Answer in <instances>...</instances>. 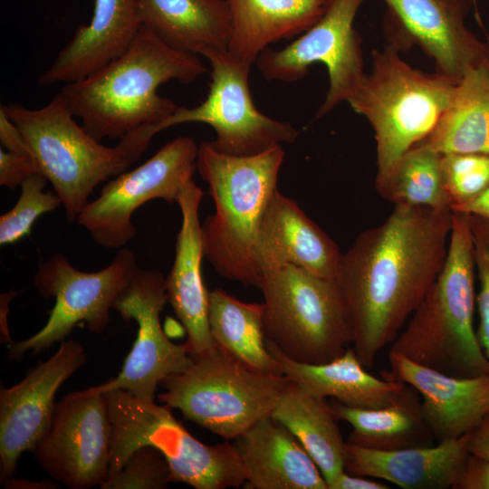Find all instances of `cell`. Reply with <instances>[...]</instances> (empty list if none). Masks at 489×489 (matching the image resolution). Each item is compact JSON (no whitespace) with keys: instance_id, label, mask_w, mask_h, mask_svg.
Segmentation results:
<instances>
[{"instance_id":"21","label":"cell","mask_w":489,"mask_h":489,"mask_svg":"<svg viewBox=\"0 0 489 489\" xmlns=\"http://www.w3.org/2000/svg\"><path fill=\"white\" fill-rule=\"evenodd\" d=\"M341 253L337 244L297 203L277 190L264 216L257 245L262 277L292 264L323 279H335ZM262 279V278H261Z\"/></svg>"},{"instance_id":"36","label":"cell","mask_w":489,"mask_h":489,"mask_svg":"<svg viewBox=\"0 0 489 489\" xmlns=\"http://www.w3.org/2000/svg\"><path fill=\"white\" fill-rule=\"evenodd\" d=\"M35 173L40 171L31 155L0 149V186L14 189Z\"/></svg>"},{"instance_id":"12","label":"cell","mask_w":489,"mask_h":489,"mask_svg":"<svg viewBox=\"0 0 489 489\" xmlns=\"http://www.w3.org/2000/svg\"><path fill=\"white\" fill-rule=\"evenodd\" d=\"M198 147L190 137L165 144L149 159L110 179L76 219L105 248L120 249L136 235L132 216L145 203L160 198L172 204L192 180Z\"/></svg>"},{"instance_id":"43","label":"cell","mask_w":489,"mask_h":489,"mask_svg":"<svg viewBox=\"0 0 489 489\" xmlns=\"http://www.w3.org/2000/svg\"><path fill=\"white\" fill-rule=\"evenodd\" d=\"M1 485L7 489H53L56 484L51 480L33 481L24 478L11 477L1 482Z\"/></svg>"},{"instance_id":"34","label":"cell","mask_w":489,"mask_h":489,"mask_svg":"<svg viewBox=\"0 0 489 489\" xmlns=\"http://www.w3.org/2000/svg\"><path fill=\"white\" fill-rule=\"evenodd\" d=\"M169 468L161 453L149 446L135 450L122 467L110 475L101 489H164Z\"/></svg>"},{"instance_id":"11","label":"cell","mask_w":489,"mask_h":489,"mask_svg":"<svg viewBox=\"0 0 489 489\" xmlns=\"http://www.w3.org/2000/svg\"><path fill=\"white\" fill-rule=\"evenodd\" d=\"M211 64V82L205 101L193 108L177 106L156 123L158 132L177 124L201 122L215 130L210 144L232 156H252L281 143H293L299 132L290 123L272 119L256 109L249 90L251 65L227 50L203 54Z\"/></svg>"},{"instance_id":"9","label":"cell","mask_w":489,"mask_h":489,"mask_svg":"<svg viewBox=\"0 0 489 489\" xmlns=\"http://www.w3.org/2000/svg\"><path fill=\"white\" fill-rule=\"evenodd\" d=\"M258 288L265 339L284 356L321 364L345 352L351 336L335 279L283 264L266 273Z\"/></svg>"},{"instance_id":"25","label":"cell","mask_w":489,"mask_h":489,"mask_svg":"<svg viewBox=\"0 0 489 489\" xmlns=\"http://www.w3.org/2000/svg\"><path fill=\"white\" fill-rule=\"evenodd\" d=\"M230 17L227 52L253 64L271 43L312 27L328 0H225Z\"/></svg>"},{"instance_id":"8","label":"cell","mask_w":489,"mask_h":489,"mask_svg":"<svg viewBox=\"0 0 489 489\" xmlns=\"http://www.w3.org/2000/svg\"><path fill=\"white\" fill-rule=\"evenodd\" d=\"M104 394L112 427L109 475L119 471L135 450L149 446L166 459L170 482L196 489L237 488L245 484L246 473L234 443H202L167 405L144 401L122 389Z\"/></svg>"},{"instance_id":"42","label":"cell","mask_w":489,"mask_h":489,"mask_svg":"<svg viewBox=\"0 0 489 489\" xmlns=\"http://www.w3.org/2000/svg\"><path fill=\"white\" fill-rule=\"evenodd\" d=\"M17 294V292L10 291L8 292L2 293L0 296V336L1 342L5 343L6 345L13 340L10 336L7 321L9 303Z\"/></svg>"},{"instance_id":"5","label":"cell","mask_w":489,"mask_h":489,"mask_svg":"<svg viewBox=\"0 0 489 489\" xmlns=\"http://www.w3.org/2000/svg\"><path fill=\"white\" fill-rule=\"evenodd\" d=\"M2 107L20 129L70 223L76 221L94 188L138 161L158 133L155 124H146L122 136L115 146H105L76 123L59 93L41 109L20 103Z\"/></svg>"},{"instance_id":"22","label":"cell","mask_w":489,"mask_h":489,"mask_svg":"<svg viewBox=\"0 0 489 489\" xmlns=\"http://www.w3.org/2000/svg\"><path fill=\"white\" fill-rule=\"evenodd\" d=\"M468 434L435 446L370 449L347 442L345 471L403 489H454L469 455Z\"/></svg>"},{"instance_id":"24","label":"cell","mask_w":489,"mask_h":489,"mask_svg":"<svg viewBox=\"0 0 489 489\" xmlns=\"http://www.w3.org/2000/svg\"><path fill=\"white\" fill-rule=\"evenodd\" d=\"M266 347L278 361L283 375L308 394L328 397L356 408H379L390 404L406 384L369 373L350 348L334 360L321 364L295 361L266 340Z\"/></svg>"},{"instance_id":"27","label":"cell","mask_w":489,"mask_h":489,"mask_svg":"<svg viewBox=\"0 0 489 489\" xmlns=\"http://www.w3.org/2000/svg\"><path fill=\"white\" fill-rule=\"evenodd\" d=\"M417 391L407 385L388 405L379 408H356L339 401L331 404L338 420L352 431L347 442L382 451L430 446L433 436L422 414Z\"/></svg>"},{"instance_id":"16","label":"cell","mask_w":489,"mask_h":489,"mask_svg":"<svg viewBox=\"0 0 489 489\" xmlns=\"http://www.w3.org/2000/svg\"><path fill=\"white\" fill-rule=\"evenodd\" d=\"M384 25L389 44L419 45L436 72L460 81L471 69L489 62V44L465 25L471 0H384Z\"/></svg>"},{"instance_id":"38","label":"cell","mask_w":489,"mask_h":489,"mask_svg":"<svg viewBox=\"0 0 489 489\" xmlns=\"http://www.w3.org/2000/svg\"><path fill=\"white\" fill-rule=\"evenodd\" d=\"M0 141L8 151L31 155L20 129L10 120L2 106L0 107Z\"/></svg>"},{"instance_id":"4","label":"cell","mask_w":489,"mask_h":489,"mask_svg":"<svg viewBox=\"0 0 489 489\" xmlns=\"http://www.w3.org/2000/svg\"><path fill=\"white\" fill-rule=\"evenodd\" d=\"M475 277L469 216L453 213L444 266L389 351L454 377L489 375L474 326Z\"/></svg>"},{"instance_id":"23","label":"cell","mask_w":489,"mask_h":489,"mask_svg":"<svg viewBox=\"0 0 489 489\" xmlns=\"http://www.w3.org/2000/svg\"><path fill=\"white\" fill-rule=\"evenodd\" d=\"M234 445L248 489H328L319 467L296 436L271 415L257 421Z\"/></svg>"},{"instance_id":"13","label":"cell","mask_w":489,"mask_h":489,"mask_svg":"<svg viewBox=\"0 0 489 489\" xmlns=\"http://www.w3.org/2000/svg\"><path fill=\"white\" fill-rule=\"evenodd\" d=\"M366 0H328L321 17L296 40L275 51L266 48L255 62L267 80L296 82L313 63H322L330 86L317 110L321 118L347 101L364 72L361 40L353 26L358 10Z\"/></svg>"},{"instance_id":"15","label":"cell","mask_w":489,"mask_h":489,"mask_svg":"<svg viewBox=\"0 0 489 489\" xmlns=\"http://www.w3.org/2000/svg\"><path fill=\"white\" fill-rule=\"evenodd\" d=\"M167 302L163 273L138 267L113 304L122 320L137 322V338L120 373L95 386L96 389L103 393L122 389L144 401H154L160 381L190 365L192 357L185 344L172 342L162 329L160 312Z\"/></svg>"},{"instance_id":"7","label":"cell","mask_w":489,"mask_h":489,"mask_svg":"<svg viewBox=\"0 0 489 489\" xmlns=\"http://www.w3.org/2000/svg\"><path fill=\"white\" fill-rule=\"evenodd\" d=\"M190 365L163 379L158 398L225 441L235 440L271 415L289 384L216 345L191 355Z\"/></svg>"},{"instance_id":"32","label":"cell","mask_w":489,"mask_h":489,"mask_svg":"<svg viewBox=\"0 0 489 489\" xmlns=\"http://www.w3.org/2000/svg\"><path fill=\"white\" fill-rule=\"evenodd\" d=\"M48 180L41 173L26 178L15 205L0 216V244H14L28 235L38 217L56 210L62 200L54 191H45Z\"/></svg>"},{"instance_id":"37","label":"cell","mask_w":489,"mask_h":489,"mask_svg":"<svg viewBox=\"0 0 489 489\" xmlns=\"http://www.w3.org/2000/svg\"><path fill=\"white\" fill-rule=\"evenodd\" d=\"M454 489H489V462L469 453Z\"/></svg>"},{"instance_id":"20","label":"cell","mask_w":489,"mask_h":489,"mask_svg":"<svg viewBox=\"0 0 489 489\" xmlns=\"http://www.w3.org/2000/svg\"><path fill=\"white\" fill-rule=\"evenodd\" d=\"M140 28L138 0H94L91 22L75 30L40 74L38 85L67 84L89 77L121 56Z\"/></svg>"},{"instance_id":"19","label":"cell","mask_w":489,"mask_h":489,"mask_svg":"<svg viewBox=\"0 0 489 489\" xmlns=\"http://www.w3.org/2000/svg\"><path fill=\"white\" fill-rule=\"evenodd\" d=\"M204 191L190 180L177 199L182 222L177 235L173 266L166 277L168 302L185 328L184 343L190 355H199L216 344L208 320L207 292L202 276L204 257L199 206Z\"/></svg>"},{"instance_id":"26","label":"cell","mask_w":489,"mask_h":489,"mask_svg":"<svg viewBox=\"0 0 489 489\" xmlns=\"http://www.w3.org/2000/svg\"><path fill=\"white\" fill-rule=\"evenodd\" d=\"M138 6L141 25L173 49L196 55L227 50L225 0H138Z\"/></svg>"},{"instance_id":"33","label":"cell","mask_w":489,"mask_h":489,"mask_svg":"<svg viewBox=\"0 0 489 489\" xmlns=\"http://www.w3.org/2000/svg\"><path fill=\"white\" fill-rule=\"evenodd\" d=\"M440 170L451 211L475 199L489 187V154H441Z\"/></svg>"},{"instance_id":"41","label":"cell","mask_w":489,"mask_h":489,"mask_svg":"<svg viewBox=\"0 0 489 489\" xmlns=\"http://www.w3.org/2000/svg\"><path fill=\"white\" fill-rule=\"evenodd\" d=\"M453 213H465L489 219V187L475 199L458 206Z\"/></svg>"},{"instance_id":"17","label":"cell","mask_w":489,"mask_h":489,"mask_svg":"<svg viewBox=\"0 0 489 489\" xmlns=\"http://www.w3.org/2000/svg\"><path fill=\"white\" fill-rule=\"evenodd\" d=\"M87 360L84 348L64 340L47 360L32 369L11 388H0V481L14 477L25 451L35 449L48 431L55 395Z\"/></svg>"},{"instance_id":"35","label":"cell","mask_w":489,"mask_h":489,"mask_svg":"<svg viewBox=\"0 0 489 489\" xmlns=\"http://www.w3.org/2000/svg\"><path fill=\"white\" fill-rule=\"evenodd\" d=\"M468 216L474 243L475 273L479 282V291L476 293L479 324L476 333L480 345L489 359V219L475 215Z\"/></svg>"},{"instance_id":"14","label":"cell","mask_w":489,"mask_h":489,"mask_svg":"<svg viewBox=\"0 0 489 489\" xmlns=\"http://www.w3.org/2000/svg\"><path fill=\"white\" fill-rule=\"evenodd\" d=\"M112 427L105 394L95 386L66 394L34 450L38 464L71 489L101 486L109 475Z\"/></svg>"},{"instance_id":"40","label":"cell","mask_w":489,"mask_h":489,"mask_svg":"<svg viewBox=\"0 0 489 489\" xmlns=\"http://www.w3.org/2000/svg\"><path fill=\"white\" fill-rule=\"evenodd\" d=\"M385 483L375 478L355 475L346 471L340 474L328 486V489H388Z\"/></svg>"},{"instance_id":"6","label":"cell","mask_w":489,"mask_h":489,"mask_svg":"<svg viewBox=\"0 0 489 489\" xmlns=\"http://www.w3.org/2000/svg\"><path fill=\"white\" fill-rule=\"evenodd\" d=\"M391 44L372 52V69L348 99L370 124L377 143V175L387 177L400 158L433 130L456 85L448 76L413 68Z\"/></svg>"},{"instance_id":"30","label":"cell","mask_w":489,"mask_h":489,"mask_svg":"<svg viewBox=\"0 0 489 489\" xmlns=\"http://www.w3.org/2000/svg\"><path fill=\"white\" fill-rule=\"evenodd\" d=\"M263 303L245 302L221 289L209 292L208 320L216 345L265 373L283 376L266 347Z\"/></svg>"},{"instance_id":"2","label":"cell","mask_w":489,"mask_h":489,"mask_svg":"<svg viewBox=\"0 0 489 489\" xmlns=\"http://www.w3.org/2000/svg\"><path fill=\"white\" fill-rule=\"evenodd\" d=\"M196 54L171 48L141 25L129 48L100 71L58 92L94 139H120L168 118L177 108L158 88L171 80L191 83L206 72Z\"/></svg>"},{"instance_id":"1","label":"cell","mask_w":489,"mask_h":489,"mask_svg":"<svg viewBox=\"0 0 489 489\" xmlns=\"http://www.w3.org/2000/svg\"><path fill=\"white\" fill-rule=\"evenodd\" d=\"M452 222L450 208L394 205L384 222L341 253L335 281L351 349L365 367L396 340L437 278Z\"/></svg>"},{"instance_id":"3","label":"cell","mask_w":489,"mask_h":489,"mask_svg":"<svg viewBox=\"0 0 489 489\" xmlns=\"http://www.w3.org/2000/svg\"><path fill=\"white\" fill-rule=\"evenodd\" d=\"M284 158L281 144L252 156L198 147L197 169L208 184L215 213L201 225L204 256L223 277L259 287L257 245L266 208L278 190Z\"/></svg>"},{"instance_id":"29","label":"cell","mask_w":489,"mask_h":489,"mask_svg":"<svg viewBox=\"0 0 489 489\" xmlns=\"http://www.w3.org/2000/svg\"><path fill=\"white\" fill-rule=\"evenodd\" d=\"M418 144L440 154H489V62L463 76L436 127Z\"/></svg>"},{"instance_id":"28","label":"cell","mask_w":489,"mask_h":489,"mask_svg":"<svg viewBox=\"0 0 489 489\" xmlns=\"http://www.w3.org/2000/svg\"><path fill=\"white\" fill-rule=\"evenodd\" d=\"M271 416L300 441L324 477L327 486L345 471L347 442L331 404L289 382Z\"/></svg>"},{"instance_id":"31","label":"cell","mask_w":489,"mask_h":489,"mask_svg":"<svg viewBox=\"0 0 489 489\" xmlns=\"http://www.w3.org/2000/svg\"><path fill=\"white\" fill-rule=\"evenodd\" d=\"M441 154L417 144L408 150L390 173L375 181L376 190L394 205L450 208L441 170Z\"/></svg>"},{"instance_id":"18","label":"cell","mask_w":489,"mask_h":489,"mask_svg":"<svg viewBox=\"0 0 489 489\" xmlns=\"http://www.w3.org/2000/svg\"><path fill=\"white\" fill-rule=\"evenodd\" d=\"M388 362L390 370L381 377L409 385L421 395L424 420L437 442L470 433L489 413V375L454 377L393 351Z\"/></svg>"},{"instance_id":"10","label":"cell","mask_w":489,"mask_h":489,"mask_svg":"<svg viewBox=\"0 0 489 489\" xmlns=\"http://www.w3.org/2000/svg\"><path fill=\"white\" fill-rule=\"evenodd\" d=\"M138 267L134 253L127 248H120L112 262L97 272L80 271L59 253L41 263L34 275V285L43 298H53L55 303L39 331L7 344L9 358L21 360L28 351L35 355L47 350L66 340L80 324L93 333L102 332L115 300Z\"/></svg>"},{"instance_id":"39","label":"cell","mask_w":489,"mask_h":489,"mask_svg":"<svg viewBox=\"0 0 489 489\" xmlns=\"http://www.w3.org/2000/svg\"><path fill=\"white\" fill-rule=\"evenodd\" d=\"M466 446L470 454L489 462V413L474 430L468 433Z\"/></svg>"}]
</instances>
